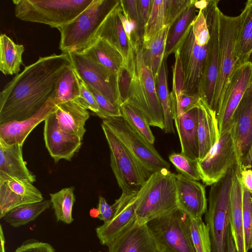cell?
<instances>
[{
	"label": "cell",
	"instance_id": "obj_1",
	"mask_svg": "<svg viewBox=\"0 0 252 252\" xmlns=\"http://www.w3.org/2000/svg\"><path fill=\"white\" fill-rule=\"evenodd\" d=\"M71 65L68 54L40 57L6 84L0 93V124L26 120L54 96L57 84Z\"/></svg>",
	"mask_w": 252,
	"mask_h": 252
},
{
	"label": "cell",
	"instance_id": "obj_2",
	"mask_svg": "<svg viewBox=\"0 0 252 252\" xmlns=\"http://www.w3.org/2000/svg\"><path fill=\"white\" fill-rule=\"evenodd\" d=\"M142 43L134 47L126 65L131 75L128 96L125 102L138 109L147 118L150 126L164 129L162 108L158 97L155 79L143 60Z\"/></svg>",
	"mask_w": 252,
	"mask_h": 252
},
{
	"label": "cell",
	"instance_id": "obj_3",
	"mask_svg": "<svg viewBox=\"0 0 252 252\" xmlns=\"http://www.w3.org/2000/svg\"><path fill=\"white\" fill-rule=\"evenodd\" d=\"M118 0H93L69 23L57 28L61 34L59 48L62 53L82 52L95 39L101 23Z\"/></svg>",
	"mask_w": 252,
	"mask_h": 252
},
{
	"label": "cell",
	"instance_id": "obj_4",
	"mask_svg": "<svg viewBox=\"0 0 252 252\" xmlns=\"http://www.w3.org/2000/svg\"><path fill=\"white\" fill-rule=\"evenodd\" d=\"M177 207L175 174L163 168L153 173L139 190L136 220L146 223Z\"/></svg>",
	"mask_w": 252,
	"mask_h": 252
},
{
	"label": "cell",
	"instance_id": "obj_5",
	"mask_svg": "<svg viewBox=\"0 0 252 252\" xmlns=\"http://www.w3.org/2000/svg\"><path fill=\"white\" fill-rule=\"evenodd\" d=\"M236 163L210 190L205 220L209 228L212 252H228L231 192Z\"/></svg>",
	"mask_w": 252,
	"mask_h": 252
},
{
	"label": "cell",
	"instance_id": "obj_6",
	"mask_svg": "<svg viewBox=\"0 0 252 252\" xmlns=\"http://www.w3.org/2000/svg\"><path fill=\"white\" fill-rule=\"evenodd\" d=\"M93 0H13L15 15L21 20L58 28L81 13Z\"/></svg>",
	"mask_w": 252,
	"mask_h": 252
},
{
	"label": "cell",
	"instance_id": "obj_7",
	"mask_svg": "<svg viewBox=\"0 0 252 252\" xmlns=\"http://www.w3.org/2000/svg\"><path fill=\"white\" fill-rule=\"evenodd\" d=\"M245 14L244 8L236 16H227L219 11V71L212 107L216 116L230 77L238 64L236 48Z\"/></svg>",
	"mask_w": 252,
	"mask_h": 252
},
{
	"label": "cell",
	"instance_id": "obj_8",
	"mask_svg": "<svg viewBox=\"0 0 252 252\" xmlns=\"http://www.w3.org/2000/svg\"><path fill=\"white\" fill-rule=\"evenodd\" d=\"M190 218L178 207L147 223L163 252H196L190 228Z\"/></svg>",
	"mask_w": 252,
	"mask_h": 252
},
{
	"label": "cell",
	"instance_id": "obj_9",
	"mask_svg": "<svg viewBox=\"0 0 252 252\" xmlns=\"http://www.w3.org/2000/svg\"><path fill=\"white\" fill-rule=\"evenodd\" d=\"M101 126L110 150V166L119 187L123 192L138 191L151 175L104 123Z\"/></svg>",
	"mask_w": 252,
	"mask_h": 252
},
{
	"label": "cell",
	"instance_id": "obj_10",
	"mask_svg": "<svg viewBox=\"0 0 252 252\" xmlns=\"http://www.w3.org/2000/svg\"><path fill=\"white\" fill-rule=\"evenodd\" d=\"M141 166L150 175L160 170L169 169L166 161L148 142L134 130L121 117L103 120Z\"/></svg>",
	"mask_w": 252,
	"mask_h": 252
},
{
	"label": "cell",
	"instance_id": "obj_11",
	"mask_svg": "<svg viewBox=\"0 0 252 252\" xmlns=\"http://www.w3.org/2000/svg\"><path fill=\"white\" fill-rule=\"evenodd\" d=\"M236 163L238 159L232 125L220 135L205 156L198 159L201 180L205 185L212 186L223 178Z\"/></svg>",
	"mask_w": 252,
	"mask_h": 252
},
{
	"label": "cell",
	"instance_id": "obj_12",
	"mask_svg": "<svg viewBox=\"0 0 252 252\" xmlns=\"http://www.w3.org/2000/svg\"><path fill=\"white\" fill-rule=\"evenodd\" d=\"M208 46V44L202 46L196 43L191 24L176 49L179 54L184 75V94L200 96Z\"/></svg>",
	"mask_w": 252,
	"mask_h": 252
},
{
	"label": "cell",
	"instance_id": "obj_13",
	"mask_svg": "<svg viewBox=\"0 0 252 252\" xmlns=\"http://www.w3.org/2000/svg\"><path fill=\"white\" fill-rule=\"evenodd\" d=\"M68 55L78 78L86 86L92 87L120 108L122 102L117 88V75L82 53L72 52Z\"/></svg>",
	"mask_w": 252,
	"mask_h": 252
},
{
	"label": "cell",
	"instance_id": "obj_14",
	"mask_svg": "<svg viewBox=\"0 0 252 252\" xmlns=\"http://www.w3.org/2000/svg\"><path fill=\"white\" fill-rule=\"evenodd\" d=\"M219 0H209L203 10L209 30L210 39L208 44L200 97L212 109L216 83L218 76L219 62Z\"/></svg>",
	"mask_w": 252,
	"mask_h": 252
},
{
	"label": "cell",
	"instance_id": "obj_15",
	"mask_svg": "<svg viewBox=\"0 0 252 252\" xmlns=\"http://www.w3.org/2000/svg\"><path fill=\"white\" fill-rule=\"evenodd\" d=\"M252 83V64L248 62L238 64L230 77L216 116L220 135L231 127L234 113Z\"/></svg>",
	"mask_w": 252,
	"mask_h": 252
},
{
	"label": "cell",
	"instance_id": "obj_16",
	"mask_svg": "<svg viewBox=\"0 0 252 252\" xmlns=\"http://www.w3.org/2000/svg\"><path fill=\"white\" fill-rule=\"evenodd\" d=\"M139 190L123 192L112 205L114 214L108 222L96 228L97 236L102 245L108 246L136 220Z\"/></svg>",
	"mask_w": 252,
	"mask_h": 252
},
{
	"label": "cell",
	"instance_id": "obj_17",
	"mask_svg": "<svg viewBox=\"0 0 252 252\" xmlns=\"http://www.w3.org/2000/svg\"><path fill=\"white\" fill-rule=\"evenodd\" d=\"M44 200L40 191L29 181L0 173V218L12 209Z\"/></svg>",
	"mask_w": 252,
	"mask_h": 252
},
{
	"label": "cell",
	"instance_id": "obj_18",
	"mask_svg": "<svg viewBox=\"0 0 252 252\" xmlns=\"http://www.w3.org/2000/svg\"><path fill=\"white\" fill-rule=\"evenodd\" d=\"M43 134L45 146L56 163L61 159L70 161L82 145L79 136L60 126L54 112L44 121Z\"/></svg>",
	"mask_w": 252,
	"mask_h": 252
},
{
	"label": "cell",
	"instance_id": "obj_19",
	"mask_svg": "<svg viewBox=\"0 0 252 252\" xmlns=\"http://www.w3.org/2000/svg\"><path fill=\"white\" fill-rule=\"evenodd\" d=\"M232 125L241 169L252 146V83L234 113Z\"/></svg>",
	"mask_w": 252,
	"mask_h": 252
},
{
	"label": "cell",
	"instance_id": "obj_20",
	"mask_svg": "<svg viewBox=\"0 0 252 252\" xmlns=\"http://www.w3.org/2000/svg\"><path fill=\"white\" fill-rule=\"evenodd\" d=\"M175 177L178 208L190 219L202 218L207 209L204 186L181 173Z\"/></svg>",
	"mask_w": 252,
	"mask_h": 252
},
{
	"label": "cell",
	"instance_id": "obj_21",
	"mask_svg": "<svg viewBox=\"0 0 252 252\" xmlns=\"http://www.w3.org/2000/svg\"><path fill=\"white\" fill-rule=\"evenodd\" d=\"M108 247V252H162L147 224L137 220Z\"/></svg>",
	"mask_w": 252,
	"mask_h": 252
},
{
	"label": "cell",
	"instance_id": "obj_22",
	"mask_svg": "<svg viewBox=\"0 0 252 252\" xmlns=\"http://www.w3.org/2000/svg\"><path fill=\"white\" fill-rule=\"evenodd\" d=\"M53 97L34 115L22 121H15L0 124V138L9 144H18L23 146L32 131L56 109Z\"/></svg>",
	"mask_w": 252,
	"mask_h": 252
},
{
	"label": "cell",
	"instance_id": "obj_23",
	"mask_svg": "<svg viewBox=\"0 0 252 252\" xmlns=\"http://www.w3.org/2000/svg\"><path fill=\"white\" fill-rule=\"evenodd\" d=\"M122 10L121 0H118L101 23L96 32L95 38H103L117 48L123 55L125 63L128 58L130 47L121 19Z\"/></svg>",
	"mask_w": 252,
	"mask_h": 252
},
{
	"label": "cell",
	"instance_id": "obj_24",
	"mask_svg": "<svg viewBox=\"0 0 252 252\" xmlns=\"http://www.w3.org/2000/svg\"><path fill=\"white\" fill-rule=\"evenodd\" d=\"M198 107L173 117L179 136L181 153L192 160L199 156Z\"/></svg>",
	"mask_w": 252,
	"mask_h": 252
},
{
	"label": "cell",
	"instance_id": "obj_25",
	"mask_svg": "<svg viewBox=\"0 0 252 252\" xmlns=\"http://www.w3.org/2000/svg\"><path fill=\"white\" fill-rule=\"evenodd\" d=\"M22 146L8 144L0 138V173L33 183L36 177L26 166Z\"/></svg>",
	"mask_w": 252,
	"mask_h": 252
},
{
	"label": "cell",
	"instance_id": "obj_26",
	"mask_svg": "<svg viewBox=\"0 0 252 252\" xmlns=\"http://www.w3.org/2000/svg\"><path fill=\"white\" fill-rule=\"evenodd\" d=\"M198 160L202 159L220 138L215 112L201 98L198 107Z\"/></svg>",
	"mask_w": 252,
	"mask_h": 252
},
{
	"label": "cell",
	"instance_id": "obj_27",
	"mask_svg": "<svg viewBox=\"0 0 252 252\" xmlns=\"http://www.w3.org/2000/svg\"><path fill=\"white\" fill-rule=\"evenodd\" d=\"M240 167L236 163L231 192L230 226L238 252H245L243 227V189Z\"/></svg>",
	"mask_w": 252,
	"mask_h": 252
},
{
	"label": "cell",
	"instance_id": "obj_28",
	"mask_svg": "<svg viewBox=\"0 0 252 252\" xmlns=\"http://www.w3.org/2000/svg\"><path fill=\"white\" fill-rule=\"evenodd\" d=\"M54 113L63 129L78 135L83 140L86 131L85 125L90 118L87 109L73 100L56 105Z\"/></svg>",
	"mask_w": 252,
	"mask_h": 252
},
{
	"label": "cell",
	"instance_id": "obj_29",
	"mask_svg": "<svg viewBox=\"0 0 252 252\" xmlns=\"http://www.w3.org/2000/svg\"><path fill=\"white\" fill-rule=\"evenodd\" d=\"M80 53L115 75L118 74L124 64L122 53L107 40L100 37L96 38L91 45Z\"/></svg>",
	"mask_w": 252,
	"mask_h": 252
},
{
	"label": "cell",
	"instance_id": "obj_30",
	"mask_svg": "<svg viewBox=\"0 0 252 252\" xmlns=\"http://www.w3.org/2000/svg\"><path fill=\"white\" fill-rule=\"evenodd\" d=\"M23 45L15 43L5 34L0 36V70L4 75L18 74L23 63Z\"/></svg>",
	"mask_w": 252,
	"mask_h": 252
},
{
	"label": "cell",
	"instance_id": "obj_31",
	"mask_svg": "<svg viewBox=\"0 0 252 252\" xmlns=\"http://www.w3.org/2000/svg\"><path fill=\"white\" fill-rule=\"evenodd\" d=\"M170 26L164 28L149 42L142 44L145 63L152 71L155 79L157 76L164 58L167 39Z\"/></svg>",
	"mask_w": 252,
	"mask_h": 252
},
{
	"label": "cell",
	"instance_id": "obj_32",
	"mask_svg": "<svg viewBox=\"0 0 252 252\" xmlns=\"http://www.w3.org/2000/svg\"><path fill=\"white\" fill-rule=\"evenodd\" d=\"M166 59L164 58L159 71L155 78L157 92L161 104L164 119V131L167 133H174L173 118L172 111L170 93L167 82V66Z\"/></svg>",
	"mask_w": 252,
	"mask_h": 252
},
{
	"label": "cell",
	"instance_id": "obj_33",
	"mask_svg": "<svg viewBox=\"0 0 252 252\" xmlns=\"http://www.w3.org/2000/svg\"><path fill=\"white\" fill-rule=\"evenodd\" d=\"M195 1L191 0L183 13L170 27L167 39L165 59L174 53L183 35L196 18L197 14Z\"/></svg>",
	"mask_w": 252,
	"mask_h": 252
},
{
	"label": "cell",
	"instance_id": "obj_34",
	"mask_svg": "<svg viewBox=\"0 0 252 252\" xmlns=\"http://www.w3.org/2000/svg\"><path fill=\"white\" fill-rule=\"evenodd\" d=\"M51 204L49 200L24 204L10 210L3 219L11 226L18 227L34 220Z\"/></svg>",
	"mask_w": 252,
	"mask_h": 252
},
{
	"label": "cell",
	"instance_id": "obj_35",
	"mask_svg": "<svg viewBox=\"0 0 252 252\" xmlns=\"http://www.w3.org/2000/svg\"><path fill=\"white\" fill-rule=\"evenodd\" d=\"M80 95L79 78L72 66L68 67L59 79L53 98L55 105L76 100Z\"/></svg>",
	"mask_w": 252,
	"mask_h": 252
},
{
	"label": "cell",
	"instance_id": "obj_36",
	"mask_svg": "<svg viewBox=\"0 0 252 252\" xmlns=\"http://www.w3.org/2000/svg\"><path fill=\"white\" fill-rule=\"evenodd\" d=\"M122 116L128 125L143 138L151 144L155 141V137L150 127V125L144 115L136 107L127 102L120 106Z\"/></svg>",
	"mask_w": 252,
	"mask_h": 252
},
{
	"label": "cell",
	"instance_id": "obj_37",
	"mask_svg": "<svg viewBox=\"0 0 252 252\" xmlns=\"http://www.w3.org/2000/svg\"><path fill=\"white\" fill-rule=\"evenodd\" d=\"M74 190L73 187L65 188L50 194V201L57 221L67 224L73 221L72 208L75 201Z\"/></svg>",
	"mask_w": 252,
	"mask_h": 252
},
{
	"label": "cell",
	"instance_id": "obj_38",
	"mask_svg": "<svg viewBox=\"0 0 252 252\" xmlns=\"http://www.w3.org/2000/svg\"><path fill=\"white\" fill-rule=\"evenodd\" d=\"M244 9L245 14L236 48L238 64L245 63L252 50V0L247 1Z\"/></svg>",
	"mask_w": 252,
	"mask_h": 252
},
{
	"label": "cell",
	"instance_id": "obj_39",
	"mask_svg": "<svg viewBox=\"0 0 252 252\" xmlns=\"http://www.w3.org/2000/svg\"><path fill=\"white\" fill-rule=\"evenodd\" d=\"M165 0H154L150 16L143 32L142 44L150 41L166 25Z\"/></svg>",
	"mask_w": 252,
	"mask_h": 252
},
{
	"label": "cell",
	"instance_id": "obj_40",
	"mask_svg": "<svg viewBox=\"0 0 252 252\" xmlns=\"http://www.w3.org/2000/svg\"><path fill=\"white\" fill-rule=\"evenodd\" d=\"M174 54L175 61L172 67L173 88L170 93L172 115L179 109L180 103L184 94L185 90L184 75L179 54L177 50Z\"/></svg>",
	"mask_w": 252,
	"mask_h": 252
},
{
	"label": "cell",
	"instance_id": "obj_41",
	"mask_svg": "<svg viewBox=\"0 0 252 252\" xmlns=\"http://www.w3.org/2000/svg\"><path fill=\"white\" fill-rule=\"evenodd\" d=\"M190 228L196 252H212L209 228L202 218L190 219Z\"/></svg>",
	"mask_w": 252,
	"mask_h": 252
},
{
	"label": "cell",
	"instance_id": "obj_42",
	"mask_svg": "<svg viewBox=\"0 0 252 252\" xmlns=\"http://www.w3.org/2000/svg\"><path fill=\"white\" fill-rule=\"evenodd\" d=\"M243 227L245 252H248L252 249V193L244 186Z\"/></svg>",
	"mask_w": 252,
	"mask_h": 252
},
{
	"label": "cell",
	"instance_id": "obj_43",
	"mask_svg": "<svg viewBox=\"0 0 252 252\" xmlns=\"http://www.w3.org/2000/svg\"><path fill=\"white\" fill-rule=\"evenodd\" d=\"M169 159L179 173L196 181L201 180L198 159L192 160L181 153H172L169 156Z\"/></svg>",
	"mask_w": 252,
	"mask_h": 252
},
{
	"label": "cell",
	"instance_id": "obj_44",
	"mask_svg": "<svg viewBox=\"0 0 252 252\" xmlns=\"http://www.w3.org/2000/svg\"><path fill=\"white\" fill-rule=\"evenodd\" d=\"M86 86L94 96L99 106V111L96 115L97 116L102 120L122 116L119 107L113 104L103 95L92 87Z\"/></svg>",
	"mask_w": 252,
	"mask_h": 252
},
{
	"label": "cell",
	"instance_id": "obj_45",
	"mask_svg": "<svg viewBox=\"0 0 252 252\" xmlns=\"http://www.w3.org/2000/svg\"><path fill=\"white\" fill-rule=\"evenodd\" d=\"M192 26L196 43L202 46L208 44L210 34L206 17L202 9L199 10L196 18L192 23Z\"/></svg>",
	"mask_w": 252,
	"mask_h": 252
},
{
	"label": "cell",
	"instance_id": "obj_46",
	"mask_svg": "<svg viewBox=\"0 0 252 252\" xmlns=\"http://www.w3.org/2000/svg\"><path fill=\"white\" fill-rule=\"evenodd\" d=\"M192 0H165L166 23L171 26L183 13Z\"/></svg>",
	"mask_w": 252,
	"mask_h": 252
},
{
	"label": "cell",
	"instance_id": "obj_47",
	"mask_svg": "<svg viewBox=\"0 0 252 252\" xmlns=\"http://www.w3.org/2000/svg\"><path fill=\"white\" fill-rule=\"evenodd\" d=\"M131 75L126 65L124 64L117 74V88L122 103L128 96Z\"/></svg>",
	"mask_w": 252,
	"mask_h": 252
},
{
	"label": "cell",
	"instance_id": "obj_48",
	"mask_svg": "<svg viewBox=\"0 0 252 252\" xmlns=\"http://www.w3.org/2000/svg\"><path fill=\"white\" fill-rule=\"evenodd\" d=\"M80 84V95L76 101L86 109L93 111L97 115L99 111L98 104L92 94L85 84L79 79Z\"/></svg>",
	"mask_w": 252,
	"mask_h": 252
},
{
	"label": "cell",
	"instance_id": "obj_49",
	"mask_svg": "<svg viewBox=\"0 0 252 252\" xmlns=\"http://www.w3.org/2000/svg\"><path fill=\"white\" fill-rule=\"evenodd\" d=\"M200 99V96L198 95L184 94L180 101L179 109L177 112L173 114V118L175 116L187 113L194 108H197Z\"/></svg>",
	"mask_w": 252,
	"mask_h": 252
},
{
	"label": "cell",
	"instance_id": "obj_50",
	"mask_svg": "<svg viewBox=\"0 0 252 252\" xmlns=\"http://www.w3.org/2000/svg\"><path fill=\"white\" fill-rule=\"evenodd\" d=\"M154 0H137V11L140 27L144 28L151 14Z\"/></svg>",
	"mask_w": 252,
	"mask_h": 252
},
{
	"label": "cell",
	"instance_id": "obj_51",
	"mask_svg": "<svg viewBox=\"0 0 252 252\" xmlns=\"http://www.w3.org/2000/svg\"><path fill=\"white\" fill-rule=\"evenodd\" d=\"M15 252H55V250L48 243L34 242L21 245Z\"/></svg>",
	"mask_w": 252,
	"mask_h": 252
},
{
	"label": "cell",
	"instance_id": "obj_52",
	"mask_svg": "<svg viewBox=\"0 0 252 252\" xmlns=\"http://www.w3.org/2000/svg\"><path fill=\"white\" fill-rule=\"evenodd\" d=\"M121 2L123 10L128 17L138 25L141 31L143 32L139 20L137 0H121Z\"/></svg>",
	"mask_w": 252,
	"mask_h": 252
},
{
	"label": "cell",
	"instance_id": "obj_53",
	"mask_svg": "<svg viewBox=\"0 0 252 252\" xmlns=\"http://www.w3.org/2000/svg\"><path fill=\"white\" fill-rule=\"evenodd\" d=\"M97 208L100 213L97 218L99 220H103L104 222H107L112 219L114 214V208L113 205L108 204L102 196L99 197Z\"/></svg>",
	"mask_w": 252,
	"mask_h": 252
},
{
	"label": "cell",
	"instance_id": "obj_54",
	"mask_svg": "<svg viewBox=\"0 0 252 252\" xmlns=\"http://www.w3.org/2000/svg\"><path fill=\"white\" fill-rule=\"evenodd\" d=\"M240 170L241 179L243 186L252 193V169H244Z\"/></svg>",
	"mask_w": 252,
	"mask_h": 252
},
{
	"label": "cell",
	"instance_id": "obj_55",
	"mask_svg": "<svg viewBox=\"0 0 252 252\" xmlns=\"http://www.w3.org/2000/svg\"><path fill=\"white\" fill-rule=\"evenodd\" d=\"M228 252H238L232 234L230 226L228 238Z\"/></svg>",
	"mask_w": 252,
	"mask_h": 252
},
{
	"label": "cell",
	"instance_id": "obj_56",
	"mask_svg": "<svg viewBox=\"0 0 252 252\" xmlns=\"http://www.w3.org/2000/svg\"><path fill=\"white\" fill-rule=\"evenodd\" d=\"M252 168V146L249 154L240 170Z\"/></svg>",
	"mask_w": 252,
	"mask_h": 252
},
{
	"label": "cell",
	"instance_id": "obj_57",
	"mask_svg": "<svg viewBox=\"0 0 252 252\" xmlns=\"http://www.w3.org/2000/svg\"><path fill=\"white\" fill-rule=\"evenodd\" d=\"M0 252H5L4 244H5V239L4 237V234L3 233L2 228L1 225L0 227Z\"/></svg>",
	"mask_w": 252,
	"mask_h": 252
},
{
	"label": "cell",
	"instance_id": "obj_58",
	"mask_svg": "<svg viewBox=\"0 0 252 252\" xmlns=\"http://www.w3.org/2000/svg\"><path fill=\"white\" fill-rule=\"evenodd\" d=\"M100 215L98 208H93L90 211V215L93 218H98Z\"/></svg>",
	"mask_w": 252,
	"mask_h": 252
},
{
	"label": "cell",
	"instance_id": "obj_59",
	"mask_svg": "<svg viewBox=\"0 0 252 252\" xmlns=\"http://www.w3.org/2000/svg\"><path fill=\"white\" fill-rule=\"evenodd\" d=\"M246 62H248L252 64V50L249 54Z\"/></svg>",
	"mask_w": 252,
	"mask_h": 252
},
{
	"label": "cell",
	"instance_id": "obj_60",
	"mask_svg": "<svg viewBox=\"0 0 252 252\" xmlns=\"http://www.w3.org/2000/svg\"></svg>",
	"mask_w": 252,
	"mask_h": 252
},
{
	"label": "cell",
	"instance_id": "obj_61",
	"mask_svg": "<svg viewBox=\"0 0 252 252\" xmlns=\"http://www.w3.org/2000/svg\"></svg>",
	"mask_w": 252,
	"mask_h": 252
}]
</instances>
